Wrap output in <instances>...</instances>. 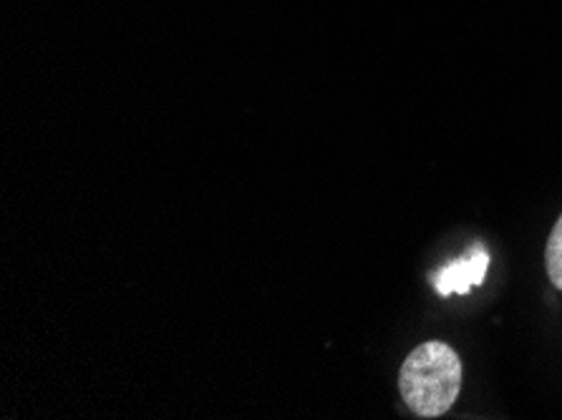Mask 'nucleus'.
<instances>
[{
    "label": "nucleus",
    "instance_id": "nucleus-1",
    "mask_svg": "<svg viewBox=\"0 0 562 420\" xmlns=\"http://www.w3.org/2000/svg\"><path fill=\"white\" fill-rule=\"evenodd\" d=\"M398 390L414 416H445L462 390V360L447 342H424L404 360L402 373H398Z\"/></svg>",
    "mask_w": 562,
    "mask_h": 420
},
{
    "label": "nucleus",
    "instance_id": "nucleus-2",
    "mask_svg": "<svg viewBox=\"0 0 562 420\" xmlns=\"http://www.w3.org/2000/svg\"><path fill=\"white\" fill-rule=\"evenodd\" d=\"M487 268L490 254L480 247V250H474L470 257H464V260H457L447 264L445 270H439L437 277H434V287L439 290V295L470 293L472 287L482 285Z\"/></svg>",
    "mask_w": 562,
    "mask_h": 420
},
{
    "label": "nucleus",
    "instance_id": "nucleus-3",
    "mask_svg": "<svg viewBox=\"0 0 562 420\" xmlns=\"http://www.w3.org/2000/svg\"><path fill=\"white\" fill-rule=\"evenodd\" d=\"M544 264H548L550 282L562 293V214L550 231L548 250H544Z\"/></svg>",
    "mask_w": 562,
    "mask_h": 420
}]
</instances>
